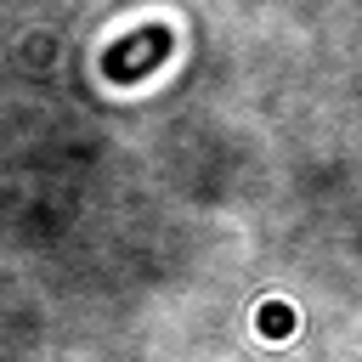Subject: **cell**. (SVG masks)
Returning <instances> with one entry per match:
<instances>
[{
  "label": "cell",
  "mask_w": 362,
  "mask_h": 362,
  "mask_svg": "<svg viewBox=\"0 0 362 362\" xmlns=\"http://www.w3.org/2000/svg\"><path fill=\"white\" fill-rule=\"evenodd\" d=\"M170 51H175V28H170V23L130 28V34H119V40L102 51V79H107V85H136V79H147L158 62H170Z\"/></svg>",
  "instance_id": "6da1fadb"
}]
</instances>
